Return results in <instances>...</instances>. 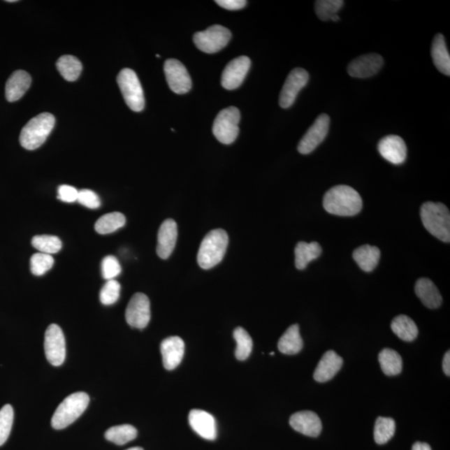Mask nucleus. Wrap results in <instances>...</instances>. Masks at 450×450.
I'll use <instances>...</instances> for the list:
<instances>
[{"label":"nucleus","instance_id":"obj_8","mask_svg":"<svg viewBox=\"0 0 450 450\" xmlns=\"http://www.w3.org/2000/svg\"><path fill=\"white\" fill-rule=\"evenodd\" d=\"M231 38V33L224 26L215 24L194 36L198 50L207 54H215L224 49Z\"/></svg>","mask_w":450,"mask_h":450},{"label":"nucleus","instance_id":"obj_26","mask_svg":"<svg viewBox=\"0 0 450 450\" xmlns=\"http://www.w3.org/2000/svg\"><path fill=\"white\" fill-rule=\"evenodd\" d=\"M304 346L300 333V326L298 324H293L288 328L284 334L281 336L278 342L280 351L288 356H293L301 351Z\"/></svg>","mask_w":450,"mask_h":450},{"label":"nucleus","instance_id":"obj_46","mask_svg":"<svg viewBox=\"0 0 450 450\" xmlns=\"http://www.w3.org/2000/svg\"><path fill=\"white\" fill-rule=\"evenodd\" d=\"M331 20L334 21V22H337V21L340 20V17L336 15L334 17H332Z\"/></svg>","mask_w":450,"mask_h":450},{"label":"nucleus","instance_id":"obj_18","mask_svg":"<svg viewBox=\"0 0 450 450\" xmlns=\"http://www.w3.org/2000/svg\"><path fill=\"white\" fill-rule=\"evenodd\" d=\"M289 425L294 430L310 437H318L322 430V422L318 414L312 411L293 414L289 419Z\"/></svg>","mask_w":450,"mask_h":450},{"label":"nucleus","instance_id":"obj_1","mask_svg":"<svg viewBox=\"0 0 450 450\" xmlns=\"http://www.w3.org/2000/svg\"><path fill=\"white\" fill-rule=\"evenodd\" d=\"M323 205L328 213L339 216L356 215L362 210V198L348 185H337L324 194Z\"/></svg>","mask_w":450,"mask_h":450},{"label":"nucleus","instance_id":"obj_38","mask_svg":"<svg viewBox=\"0 0 450 450\" xmlns=\"http://www.w3.org/2000/svg\"><path fill=\"white\" fill-rule=\"evenodd\" d=\"M54 263V258L51 256V254H34L30 259V270L33 275L41 276L53 267Z\"/></svg>","mask_w":450,"mask_h":450},{"label":"nucleus","instance_id":"obj_37","mask_svg":"<svg viewBox=\"0 0 450 450\" xmlns=\"http://www.w3.org/2000/svg\"><path fill=\"white\" fill-rule=\"evenodd\" d=\"M14 423V409L6 405L0 409V447L6 442Z\"/></svg>","mask_w":450,"mask_h":450},{"label":"nucleus","instance_id":"obj_12","mask_svg":"<svg viewBox=\"0 0 450 450\" xmlns=\"http://www.w3.org/2000/svg\"><path fill=\"white\" fill-rule=\"evenodd\" d=\"M309 79V73L305 69L301 68L293 69L285 80L280 95V106L283 109H288L293 105L297 95L308 84Z\"/></svg>","mask_w":450,"mask_h":450},{"label":"nucleus","instance_id":"obj_39","mask_svg":"<svg viewBox=\"0 0 450 450\" xmlns=\"http://www.w3.org/2000/svg\"><path fill=\"white\" fill-rule=\"evenodd\" d=\"M120 284L115 280H108L101 291V301L103 305H111L118 301L120 294Z\"/></svg>","mask_w":450,"mask_h":450},{"label":"nucleus","instance_id":"obj_43","mask_svg":"<svg viewBox=\"0 0 450 450\" xmlns=\"http://www.w3.org/2000/svg\"><path fill=\"white\" fill-rule=\"evenodd\" d=\"M215 3L228 10H239L247 4V1L245 0H217Z\"/></svg>","mask_w":450,"mask_h":450},{"label":"nucleus","instance_id":"obj_30","mask_svg":"<svg viewBox=\"0 0 450 450\" xmlns=\"http://www.w3.org/2000/svg\"><path fill=\"white\" fill-rule=\"evenodd\" d=\"M60 75L67 81H75L83 69L79 59L73 55H64L56 63Z\"/></svg>","mask_w":450,"mask_h":450},{"label":"nucleus","instance_id":"obj_33","mask_svg":"<svg viewBox=\"0 0 450 450\" xmlns=\"http://www.w3.org/2000/svg\"><path fill=\"white\" fill-rule=\"evenodd\" d=\"M233 338L237 343L235 356L237 360L243 361L247 360L253 349L252 338L245 328L238 327L233 331Z\"/></svg>","mask_w":450,"mask_h":450},{"label":"nucleus","instance_id":"obj_23","mask_svg":"<svg viewBox=\"0 0 450 450\" xmlns=\"http://www.w3.org/2000/svg\"><path fill=\"white\" fill-rule=\"evenodd\" d=\"M415 293L428 309H437L442 304V296L430 280L419 279L415 284Z\"/></svg>","mask_w":450,"mask_h":450},{"label":"nucleus","instance_id":"obj_3","mask_svg":"<svg viewBox=\"0 0 450 450\" xmlns=\"http://www.w3.org/2000/svg\"><path fill=\"white\" fill-rule=\"evenodd\" d=\"M423 226L437 239L449 243L450 214L447 206L440 203L427 202L421 209Z\"/></svg>","mask_w":450,"mask_h":450},{"label":"nucleus","instance_id":"obj_9","mask_svg":"<svg viewBox=\"0 0 450 450\" xmlns=\"http://www.w3.org/2000/svg\"><path fill=\"white\" fill-rule=\"evenodd\" d=\"M45 352L48 361L52 365L60 366L66 361V338L57 324L48 327L45 336Z\"/></svg>","mask_w":450,"mask_h":450},{"label":"nucleus","instance_id":"obj_36","mask_svg":"<svg viewBox=\"0 0 450 450\" xmlns=\"http://www.w3.org/2000/svg\"><path fill=\"white\" fill-rule=\"evenodd\" d=\"M344 3L342 0H319L315 2L316 15L320 20H331L341 10Z\"/></svg>","mask_w":450,"mask_h":450},{"label":"nucleus","instance_id":"obj_32","mask_svg":"<svg viewBox=\"0 0 450 450\" xmlns=\"http://www.w3.org/2000/svg\"><path fill=\"white\" fill-rule=\"evenodd\" d=\"M138 431L131 425L114 426L106 432L105 437L107 440L117 445H124L135 440Z\"/></svg>","mask_w":450,"mask_h":450},{"label":"nucleus","instance_id":"obj_41","mask_svg":"<svg viewBox=\"0 0 450 450\" xmlns=\"http://www.w3.org/2000/svg\"><path fill=\"white\" fill-rule=\"evenodd\" d=\"M77 201L89 209H98L101 205L99 196L92 190L82 189L78 194Z\"/></svg>","mask_w":450,"mask_h":450},{"label":"nucleus","instance_id":"obj_42","mask_svg":"<svg viewBox=\"0 0 450 450\" xmlns=\"http://www.w3.org/2000/svg\"><path fill=\"white\" fill-rule=\"evenodd\" d=\"M79 190H77L72 186L64 184L59 186L58 189V198L60 201L66 203H73L77 201Z\"/></svg>","mask_w":450,"mask_h":450},{"label":"nucleus","instance_id":"obj_11","mask_svg":"<svg viewBox=\"0 0 450 450\" xmlns=\"http://www.w3.org/2000/svg\"><path fill=\"white\" fill-rule=\"evenodd\" d=\"M330 124V116L326 114L320 115L300 141L298 145V152L302 154L313 152L326 138Z\"/></svg>","mask_w":450,"mask_h":450},{"label":"nucleus","instance_id":"obj_6","mask_svg":"<svg viewBox=\"0 0 450 450\" xmlns=\"http://www.w3.org/2000/svg\"><path fill=\"white\" fill-rule=\"evenodd\" d=\"M117 82L129 109L136 112L144 110V90L136 73L131 68H124L117 77Z\"/></svg>","mask_w":450,"mask_h":450},{"label":"nucleus","instance_id":"obj_19","mask_svg":"<svg viewBox=\"0 0 450 450\" xmlns=\"http://www.w3.org/2000/svg\"><path fill=\"white\" fill-rule=\"evenodd\" d=\"M177 238H178V227L174 219H168L164 222L159 229L157 254L159 258L167 259L174 251Z\"/></svg>","mask_w":450,"mask_h":450},{"label":"nucleus","instance_id":"obj_40","mask_svg":"<svg viewBox=\"0 0 450 450\" xmlns=\"http://www.w3.org/2000/svg\"><path fill=\"white\" fill-rule=\"evenodd\" d=\"M121 273V266L117 258L109 255L103 258L102 261V275L103 279L114 280Z\"/></svg>","mask_w":450,"mask_h":450},{"label":"nucleus","instance_id":"obj_10","mask_svg":"<svg viewBox=\"0 0 450 450\" xmlns=\"http://www.w3.org/2000/svg\"><path fill=\"white\" fill-rule=\"evenodd\" d=\"M126 321L133 328L143 330L148 326L150 318V302L143 293H137L131 298L125 311Z\"/></svg>","mask_w":450,"mask_h":450},{"label":"nucleus","instance_id":"obj_15","mask_svg":"<svg viewBox=\"0 0 450 450\" xmlns=\"http://www.w3.org/2000/svg\"><path fill=\"white\" fill-rule=\"evenodd\" d=\"M384 59L378 54L361 55L350 62L348 73L350 76L358 79H367L374 76L382 69Z\"/></svg>","mask_w":450,"mask_h":450},{"label":"nucleus","instance_id":"obj_17","mask_svg":"<svg viewBox=\"0 0 450 450\" xmlns=\"http://www.w3.org/2000/svg\"><path fill=\"white\" fill-rule=\"evenodd\" d=\"M190 426L202 438L215 440L217 438V425L213 415L201 409H193L189 415Z\"/></svg>","mask_w":450,"mask_h":450},{"label":"nucleus","instance_id":"obj_16","mask_svg":"<svg viewBox=\"0 0 450 450\" xmlns=\"http://www.w3.org/2000/svg\"><path fill=\"white\" fill-rule=\"evenodd\" d=\"M378 150L382 157L393 164H402L407 157L405 143L400 136H388L380 140Z\"/></svg>","mask_w":450,"mask_h":450},{"label":"nucleus","instance_id":"obj_44","mask_svg":"<svg viewBox=\"0 0 450 450\" xmlns=\"http://www.w3.org/2000/svg\"><path fill=\"white\" fill-rule=\"evenodd\" d=\"M443 370L444 374L447 376L450 375V352L449 350L444 354L443 361Z\"/></svg>","mask_w":450,"mask_h":450},{"label":"nucleus","instance_id":"obj_21","mask_svg":"<svg viewBox=\"0 0 450 450\" xmlns=\"http://www.w3.org/2000/svg\"><path fill=\"white\" fill-rule=\"evenodd\" d=\"M343 358L330 350L324 353L314 370V379L319 383L330 382L343 365Z\"/></svg>","mask_w":450,"mask_h":450},{"label":"nucleus","instance_id":"obj_45","mask_svg":"<svg viewBox=\"0 0 450 450\" xmlns=\"http://www.w3.org/2000/svg\"><path fill=\"white\" fill-rule=\"evenodd\" d=\"M412 450H432L430 444L422 442H416L413 445Z\"/></svg>","mask_w":450,"mask_h":450},{"label":"nucleus","instance_id":"obj_2","mask_svg":"<svg viewBox=\"0 0 450 450\" xmlns=\"http://www.w3.org/2000/svg\"><path fill=\"white\" fill-rule=\"evenodd\" d=\"M228 244V236L224 229H214L208 233L198 249V266L203 270H210L219 265L226 253Z\"/></svg>","mask_w":450,"mask_h":450},{"label":"nucleus","instance_id":"obj_13","mask_svg":"<svg viewBox=\"0 0 450 450\" xmlns=\"http://www.w3.org/2000/svg\"><path fill=\"white\" fill-rule=\"evenodd\" d=\"M164 73L173 92L178 94L188 93L192 87L191 78L187 69L179 60L170 59L164 64Z\"/></svg>","mask_w":450,"mask_h":450},{"label":"nucleus","instance_id":"obj_47","mask_svg":"<svg viewBox=\"0 0 450 450\" xmlns=\"http://www.w3.org/2000/svg\"><path fill=\"white\" fill-rule=\"evenodd\" d=\"M126 450H144V449H143L140 447H133V448H131V449H128Z\"/></svg>","mask_w":450,"mask_h":450},{"label":"nucleus","instance_id":"obj_4","mask_svg":"<svg viewBox=\"0 0 450 450\" xmlns=\"http://www.w3.org/2000/svg\"><path fill=\"white\" fill-rule=\"evenodd\" d=\"M55 124V116L50 112H43L34 117L21 131L20 136L21 146L28 150L38 149L49 137Z\"/></svg>","mask_w":450,"mask_h":450},{"label":"nucleus","instance_id":"obj_27","mask_svg":"<svg viewBox=\"0 0 450 450\" xmlns=\"http://www.w3.org/2000/svg\"><path fill=\"white\" fill-rule=\"evenodd\" d=\"M321 253L322 249L317 242H312V243L298 242L296 249H294L297 269L305 270L309 263L318 259Z\"/></svg>","mask_w":450,"mask_h":450},{"label":"nucleus","instance_id":"obj_7","mask_svg":"<svg viewBox=\"0 0 450 450\" xmlns=\"http://www.w3.org/2000/svg\"><path fill=\"white\" fill-rule=\"evenodd\" d=\"M240 120V112L235 107L220 111L214 122V136L222 144H232L239 135Z\"/></svg>","mask_w":450,"mask_h":450},{"label":"nucleus","instance_id":"obj_48","mask_svg":"<svg viewBox=\"0 0 450 450\" xmlns=\"http://www.w3.org/2000/svg\"><path fill=\"white\" fill-rule=\"evenodd\" d=\"M270 356H275V353H274V352H270Z\"/></svg>","mask_w":450,"mask_h":450},{"label":"nucleus","instance_id":"obj_35","mask_svg":"<svg viewBox=\"0 0 450 450\" xmlns=\"http://www.w3.org/2000/svg\"><path fill=\"white\" fill-rule=\"evenodd\" d=\"M32 245L41 253L52 254L58 253L62 248V242L57 236L36 235L32 239Z\"/></svg>","mask_w":450,"mask_h":450},{"label":"nucleus","instance_id":"obj_5","mask_svg":"<svg viewBox=\"0 0 450 450\" xmlns=\"http://www.w3.org/2000/svg\"><path fill=\"white\" fill-rule=\"evenodd\" d=\"M89 403V397L85 392L73 393L66 398L55 410L51 425L55 430H63L79 419Z\"/></svg>","mask_w":450,"mask_h":450},{"label":"nucleus","instance_id":"obj_34","mask_svg":"<svg viewBox=\"0 0 450 450\" xmlns=\"http://www.w3.org/2000/svg\"><path fill=\"white\" fill-rule=\"evenodd\" d=\"M395 422L391 418L379 417L376 419L374 436L375 442L384 444L395 435Z\"/></svg>","mask_w":450,"mask_h":450},{"label":"nucleus","instance_id":"obj_29","mask_svg":"<svg viewBox=\"0 0 450 450\" xmlns=\"http://www.w3.org/2000/svg\"><path fill=\"white\" fill-rule=\"evenodd\" d=\"M380 367L384 375L395 376L400 375L403 362L400 354L391 349H384L379 354Z\"/></svg>","mask_w":450,"mask_h":450},{"label":"nucleus","instance_id":"obj_22","mask_svg":"<svg viewBox=\"0 0 450 450\" xmlns=\"http://www.w3.org/2000/svg\"><path fill=\"white\" fill-rule=\"evenodd\" d=\"M31 85V77L24 71L12 73L6 83V97L8 102H15L24 96Z\"/></svg>","mask_w":450,"mask_h":450},{"label":"nucleus","instance_id":"obj_20","mask_svg":"<svg viewBox=\"0 0 450 450\" xmlns=\"http://www.w3.org/2000/svg\"><path fill=\"white\" fill-rule=\"evenodd\" d=\"M163 363L167 370H175L180 365L184 354V343L178 336L168 337L160 346Z\"/></svg>","mask_w":450,"mask_h":450},{"label":"nucleus","instance_id":"obj_31","mask_svg":"<svg viewBox=\"0 0 450 450\" xmlns=\"http://www.w3.org/2000/svg\"><path fill=\"white\" fill-rule=\"evenodd\" d=\"M125 223H126V219L123 214L119 212H112L99 218L95 223L94 228L95 231L101 235H108L124 227Z\"/></svg>","mask_w":450,"mask_h":450},{"label":"nucleus","instance_id":"obj_25","mask_svg":"<svg viewBox=\"0 0 450 450\" xmlns=\"http://www.w3.org/2000/svg\"><path fill=\"white\" fill-rule=\"evenodd\" d=\"M380 255L382 253L379 248L365 245L354 251L353 258L362 270L371 272L378 266Z\"/></svg>","mask_w":450,"mask_h":450},{"label":"nucleus","instance_id":"obj_14","mask_svg":"<svg viewBox=\"0 0 450 450\" xmlns=\"http://www.w3.org/2000/svg\"><path fill=\"white\" fill-rule=\"evenodd\" d=\"M251 61L247 56H240L227 64L222 73V85L224 89L233 90L243 83L249 71Z\"/></svg>","mask_w":450,"mask_h":450},{"label":"nucleus","instance_id":"obj_24","mask_svg":"<svg viewBox=\"0 0 450 450\" xmlns=\"http://www.w3.org/2000/svg\"><path fill=\"white\" fill-rule=\"evenodd\" d=\"M431 55L437 69L444 75L449 76L450 56L443 34H437L433 41Z\"/></svg>","mask_w":450,"mask_h":450},{"label":"nucleus","instance_id":"obj_28","mask_svg":"<svg viewBox=\"0 0 450 450\" xmlns=\"http://www.w3.org/2000/svg\"><path fill=\"white\" fill-rule=\"evenodd\" d=\"M391 330L400 340L411 342L416 339L419 330L416 324L407 315H399L393 319Z\"/></svg>","mask_w":450,"mask_h":450}]
</instances>
